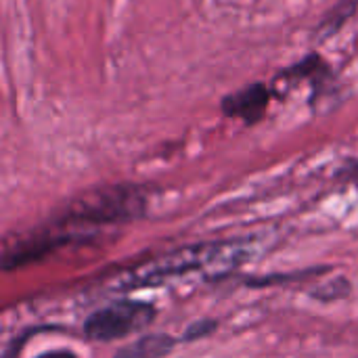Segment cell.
I'll return each instance as SVG.
<instances>
[{
	"label": "cell",
	"instance_id": "cell-8",
	"mask_svg": "<svg viewBox=\"0 0 358 358\" xmlns=\"http://www.w3.org/2000/svg\"><path fill=\"white\" fill-rule=\"evenodd\" d=\"M38 358H76V355L69 352V350H50V352L40 355Z\"/></svg>",
	"mask_w": 358,
	"mask_h": 358
},
{
	"label": "cell",
	"instance_id": "cell-6",
	"mask_svg": "<svg viewBox=\"0 0 358 358\" xmlns=\"http://www.w3.org/2000/svg\"><path fill=\"white\" fill-rule=\"evenodd\" d=\"M216 327H218L216 321H197V323L189 325V329H187V334H185L182 338H185L187 342H193V340H199V338L210 336Z\"/></svg>",
	"mask_w": 358,
	"mask_h": 358
},
{
	"label": "cell",
	"instance_id": "cell-1",
	"mask_svg": "<svg viewBox=\"0 0 358 358\" xmlns=\"http://www.w3.org/2000/svg\"><path fill=\"white\" fill-rule=\"evenodd\" d=\"M250 252L239 241H216V243H197L182 250H176L168 256L151 260L122 275L117 283L122 287H147L159 285L182 275L206 271V273H227L248 260Z\"/></svg>",
	"mask_w": 358,
	"mask_h": 358
},
{
	"label": "cell",
	"instance_id": "cell-5",
	"mask_svg": "<svg viewBox=\"0 0 358 358\" xmlns=\"http://www.w3.org/2000/svg\"><path fill=\"white\" fill-rule=\"evenodd\" d=\"M174 344V338L166 334H153L120 348L113 358H164L168 352H172Z\"/></svg>",
	"mask_w": 358,
	"mask_h": 358
},
{
	"label": "cell",
	"instance_id": "cell-4",
	"mask_svg": "<svg viewBox=\"0 0 358 358\" xmlns=\"http://www.w3.org/2000/svg\"><path fill=\"white\" fill-rule=\"evenodd\" d=\"M271 103V92L266 84H250L239 92H233L224 96L222 101V111L229 117H239L245 124H256L264 117L266 109Z\"/></svg>",
	"mask_w": 358,
	"mask_h": 358
},
{
	"label": "cell",
	"instance_id": "cell-3",
	"mask_svg": "<svg viewBox=\"0 0 358 358\" xmlns=\"http://www.w3.org/2000/svg\"><path fill=\"white\" fill-rule=\"evenodd\" d=\"M155 306L136 300H117L96 313H92L84 323V334L92 342H113L128 338L155 319Z\"/></svg>",
	"mask_w": 358,
	"mask_h": 358
},
{
	"label": "cell",
	"instance_id": "cell-7",
	"mask_svg": "<svg viewBox=\"0 0 358 358\" xmlns=\"http://www.w3.org/2000/svg\"><path fill=\"white\" fill-rule=\"evenodd\" d=\"M342 281H344V279H338V281H334V283H329V285H325V287L317 289V294H313V296H315V298H319V300H325V302H329V300H338V298H344L346 294H344V292H338V285H342Z\"/></svg>",
	"mask_w": 358,
	"mask_h": 358
},
{
	"label": "cell",
	"instance_id": "cell-2",
	"mask_svg": "<svg viewBox=\"0 0 358 358\" xmlns=\"http://www.w3.org/2000/svg\"><path fill=\"white\" fill-rule=\"evenodd\" d=\"M145 212V197L136 187H109L76 197L63 212L61 227L117 224L138 218Z\"/></svg>",
	"mask_w": 358,
	"mask_h": 358
}]
</instances>
